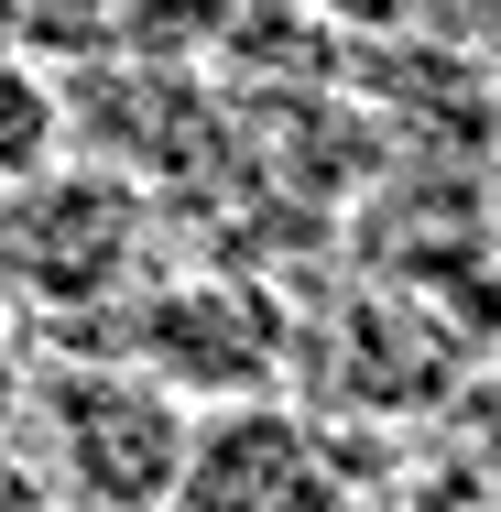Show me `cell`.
<instances>
[{"mask_svg":"<svg viewBox=\"0 0 501 512\" xmlns=\"http://www.w3.org/2000/svg\"><path fill=\"white\" fill-rule=\"evenodd\" d=\"M11 436H22V469L77 512H164L175 469H186V436H197V404L164 393L131 349H66V360H33L22 404H11Z\"/></svg>","mask_w":501,"mask_h":512,"instance_id":"6da1fadb","label":"cell"},{"mask_svg":"<svg viewBox=\"0 0 501 512\" xmlns=\"http://www.w3.org/2000/svg\"><path fill=\"white\" fill-rule=\"evenodd\" d=\"M142 262V197L109 164H44L0 197V306L22 316H99L131 295Z\"/></svg>","mask_w":501,"mask_h":512,"instance_id":"7a4b0ae2","label":"cell"},{"mask_svg":"<svg viewBox=\"0 0 501 512\" xmlns=\"http://www.w3.org/2000/svg\"><path fill=\"white\" fill-rule=\"evenodd\" d=\"M120 349L186 393V404H251L284 382V306H262V284H164L120 316Z\"/></svg>","mask_w":501,"mask_h":512,"instance_id":"3957f363","label":"cell"},{"mask_svg":"<svg viewBox=\"0 0 501 512\" xmlns=\"http://www.w3.org/2000/svg\"><path fill=\"white\" fill-rule=\"evenodd\" d=\"M164 512H349V480L327 469L305 414L251 393V404H218L186 436V469H175Z\"/></svg>","mask_w":501,"mask_h":512,"instance_id":"277c9868","label":"cell"},{"mask_svg":"<svg viewBox=\"0 0 501 512\" xmlns=\"http://www.w3.org/2000/svg\"><path fill=\"white\" fill-rule=\"evenodd\" d=\"M55 153H66V88H55V66H33V55L0 44V197L22 175H44Z\"/></svg>","mask_w":501,"mask_h":512,"instance_id":"5b68a950","label":"cell"},{"mask_svg":"<svg viewBox=\"0 0 501 512\" xmlns=\"http://www.w3.org/2000/svg\"><path fill=\"white\" fill-rule=\"evenodd\" d=\"M0 44L33 66H77L120 44V0H0Z\"/></svg>","mask_w":501,"mask_h":512,"instance_id":"8992f818","label":"cell"},{"mask_svg":"<svg viewBox=\"0 0 501 512\" xmlns=\"http://www.w3.org/2000/svg\"><path fill=\"white\" fill-rule=\"evenodd\" d=\"M22 382H33V349H22V306H0V425L22 404Z\"/></svg>","mask_w":501,"mask_h":512,"instance_id":"52a82bcc","label":"cell"}]
</instances>
